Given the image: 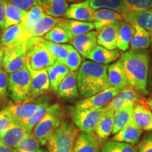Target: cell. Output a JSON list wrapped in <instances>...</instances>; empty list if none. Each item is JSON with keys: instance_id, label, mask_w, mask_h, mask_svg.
<instances>
[{"instance_id": "obj_6", "label": "cell", "mask_w": 152, "mask_h": 152, "mask_svg": "<svg viewBox=\"0 0 152 152\" xmlns=\"http://www.w3.org/2000/svg\"><path fill=\"white\" fill-rule=\"evenodd\" d=\"M30 88V75L26 66L9 75V94L14 102H23L28 97Z\"/></svg>"}, {"instance_id": "obj_28", "label": "cell", "mask_w": 152, "mask_h": 152, "mask_svg": "<svg viewBox=\"0 0 152 152\" xmlns=\"http://www.w3.org/2000/svg\"><path fill=\"white\" fill-rule=\"evenodd\" d=\"M130 24L134 29V35L130 44V49H147L151 45V34L138 25Z\"/></svg>"}, {"instance_id": "obj_36", "label": "cell", "mask_w": 152, "mask_h": 152, "mask_svg": "<svg viewBox=\"0 0 152 152\" xmlns=\"http://www.w3.org/2000/svg\"><path fill=\"white\" fill-rule=\"evenodd\" d=\"M45 14V13L40 5L34 6L25 13L21 23L28 33H30L35 25Z\"/></svg>"}, {"instance_id": "obj_39", "label": "cell", "mask_w": 152, "mask_h": 152, "mask_svg": "<svg viewBox=\"0 0 152 152\" xmlns=\"http://www.w3.org/2000/svg\"><path fill=\"white\" fill-rule=\"evenodd\" d=\"M40 143L32 132H28L15 148V152H35L39 149Z\"/></svg>"}, {"instance_id": "obj_51", "label": "cell", "mask_w": 152, "mask_h": 152, "mask_svg": "<svg viewBox=\"0 0 152 152\" xmlns=\"http://www.w3.org/2000/svg\"><path fill=\"white\" fill-rule=\"evenodd\" d=\"M140 103L144 104V105L147 106V107L152 111V95L151 96H149L148 98L145 99H142V102H140Z\"/></svg>"}, {"instance_id": "obj_45", "label": "cell", "mask_w": 152, "mask_h": 152, "mask_svg": "<svg viewBox=\"0 0 152 152\" xmlns=\"http://www.w3.org/2000/svg\"><path fill=\"white\" fill-rule=\"evenodd\" d=\"M16 123L10 113L5 109L0 111V133L4 132Z\"/></svg>"}, {"instance_id": "obj_35", "label": "cell", "mask_w": 152, "mask_h": 152, "mask_svg": "<svg viewBox=\"0 0 152 152\" xmlns=\"http://www.w3.org/2000/svg\"><path fill=\"white\" fill-rule=\"evenodd\" d=\"M25 11L11 4L10 0H7L5 4L4 29L10 26L20 23L23 18Z\"/></svg>"}, {"instance_id": "obj_20", "label": "cell", "mask_w": 152, "mask_h": 152, "mask_svg": "<svg viewBox=\"0 0 152 152\" xmlns=\"http://www.w3.org/2000/svg\"><path fill=\"white\" fill-rule=\"evenodd\" d=\"M100 143L95 134L78 133L71 152H99Z\"/></svg>"}, {"instance_id": "obj_22", "label": "cell", "mask_w": 152, "mask_h": 152, "mask_svg": "<svg viewBox=\"0 0 152 152\" xmlns=\"http://www.w3.org/2000/svg\"><path fill=\"white\" fill-rule=\"evenodd\" d=\"M28 133L23 125L16 123L4 132L0 133V141L15 149Z\"/></svg>"}, {"instance_id": "obj_21", "label": "cell", "mask_w": 152, "mask_h": 152, "mask_svg": "<svg viewBox=\"0 0 152 152\" xmlns=\"http://www.w3.org/2000/svg\"><path fill=\"white\" fill-rule=\"evenodd\" d=\"M132 119L142 130L152 132V111L142 103L133 106Z\"/></svg>"}, {"instance_id": "obj_4", "label": "cell", "mask_w": 152, "mask_h": 152, "mask_svg": "<svg viewBox=\"0 0 152 152\" xmlns=\"http://www.w3.org/2000/svg\"><path fill=\"white\" fill-rule=\"evenodd\" d=\"M79 130L73 122L64 120L47 142L49 152H71Z\"/></svg>"}, {"instance_id": "obj_17", "label": "cell", "mask_w": 152, "mask_h": 152, "mask_svg": "<svg viewBox=\"0 0 152 152\" xmlns=\"http://www.w3.org/2000/svg\"><path fill=\"white\" fill-rule=\"evenodd\" d=\"M121 20H116L106 25L100 30L97 36L99 45L109 49H116L118 31Z\"/></svg>"}, {"instance_id": "obj_56", "label": "cell", "mask_w": 152, "mask_h": 152, "mask_svg": "<svg viewBox=\"0 0 152 152\" xmlns=\"http://www.w3.org/2000/svg\"><path fill=\"white\" fill-rule=\"evenodd\" d=\"M0 48H1V44H0Z\"/></svg>"}, {"instance_id": "obj_57", "label": "cell", "mask_w": 152, "mask_h": 152, "mask_svg": "<svg viewBox=\"0 0 152 152\" xmlns=\"http://www.w3.org/2000/svg\"><path fill=\"white\" fill-rule=\"evenodd\" d=\"M0 36H1V35H0Z\"/></svg>"}, {"instance_id": "obj_27", "label": "cell", "mask_w": 152, "mask_h": 152, "mask_svg": "<svg viewBox=\"0 0 152 152\" xmlns=\"http://www.w3.org/2000/svg\"><path fill=\"white\" fill-rule=\"evenodd\" d=\"M107 76L110 87L122 90L128 85L122 66L119 61L108 66Z\"/></svg>"}, {"instance_id": "obj_40", "label": "cell", "mask_w": 152, "mask_h": 152, "mask_svg": "<svg viewBox=\"0 0 152 152\" xmlns=\"http://www.w3.org/2000/svg\"><path fill=\"white\" fill-rule=\"evenodd\" d=\"M50 102H48L42 104L33 115H32L27 120H25L22 122L19 123V124L23 125L28 132H31L35 125L45 116V115L47 113V109H48L49 106L50 105Z\"/></svg>"}, {"instance_id": "obj_7", "label": "cell", "mask_w": 152, "mask_h": 152, "mask_svg": "<svg viewBox=\"0 0 152 152\" xmlns=\"http://www.w3.org/2000/svg\"><path fill=\"white\" fill-rule=\"evenodd\" d=\"M104 111V108L83 110L73 109L71 113V121L81 132L94 134L98 123Z\"/></svg>"}, {"instance_id": "obj_50", "label": "cell", "mask_w": 152, "mask_h": 152, "mask_svg": "<svg viewBox=\"0 0 152 152\" xmlns=\"http://www.w3.org/2000/svg\"><path fill=\"white\" fill-rule=\"evenodd\" d=\"M0 152H15V150L0 141Z\"/></svg>"}, {"instance_id": "obj_23", "label": "cell", "mask_w": 152, "mask_h": 152, "mask_svg": "<svg viewBox=\"0 0 152 152\" xmlns=\"http://www.w3.org/2000/svg\"><path fill=\"white\" fill-rule=\"evenodd\" d=\"M121 56L120 52L116 49H109L97 45L87 56L89 60L103 65H107L114 62Z\"/></svg>"}, {"instance_id": "obj_8", "label": "cell", "mask_w": 152, "mask_h": 152, "mask_svg": "<svg viewBox=\"0 0 152 152\" xmlns=\"http://www.w3.org/2000/svg\"><path fill=\"white\" fill-rule=\"evenodd\" d=\"M29 44H23L11 49L4 50L1 68L7 73L11 74L19 71L26 66Z\"/></svg>"}, {"instance_id": "obj_18", "label": "cell", "mask_w": 152, "mask_h": 152, "mask_svg": "<svg viewBox=\"0 0 152 152\" xmlns=\"http://www.w3.org/2000/svg\"><path fill=\"white\" fill-rule=\"evenodd\" d=\"M56 92L58 97L64 100L78 98L80 94L77 83V72L70 71L63 80Z\"/></svg>"}, {"instance_id": "obj_43", "label": "cell", "mask_w": 152, "mask_h": 152, "mask_svg": "<svg viewBox=\"0 0 152 152\" xmlns=\"http://www.w3.org/2000/svg\"><path fill=\"white\" fill-rule=\"evenodd\" d=\"M123 4L127 11H140L152 8V0H123Z\"/></svg>"}, {"instance_id": "obj_32", "label": "cell", "mask_w": 152, "mask_h": 152, "mask_svg": "<svg viewBox=\"0 0 152 152\" xmlns=\"http://www.w3.org/2000/svg\"><path fill=\"white\" fill-rule=\"evenodd\" d=\"M40 6L45 14L55 18L64 16L68 7L66 0H42Z\"/></svg>"}, {"instance_id": "obj_9", "label": "cell", "mask_w": 152, "mask_h": 152, "mask_svg": "<svg viewBox=\"0 0 152 152\" xmlns=\"http://www.w3.org/2000/svg\"><path fill=\"white\" fill-rule=\"evenodd\" d=\"M48 102H51L49 96L42 95L32 102L11 104L4 109L10 113L14 121L19 123L33 115L42 104Z\"/></svg>"}, {"instance_id": "obj_31", "label": "cell", "mask_w": 152, "mask_h": 152, "mask_svg": "<svg viewBox=\"0 0 152 152\" xmlns=\"http://www.w3.org/2000/svg\"><path fill=\"white\" fill-rule=\"evenodd\" d=\"M134 33V28L129 23L121 20L118 31L117 48L123 52H126L130 47Z\"/></svg>"}, {"instance_id": "obj_16", "label": "cell", "mask_w": 152, "mask_h": 152, "mask_svg": "<svg viewBox=\"0 0 152 152\" xmlns=\"http://www.w3.org/2000/svg\"><path fill=\"white\" fill-rule=\"evenodd\" d=\"M143 132L133 121L132 117L121 130L115 134L111 140L135 145L140 141Z\"/></svg>"}, {"instance_id": "obj_11", "label": "cell", "mask_w": 152, "mask_h": 152, "mask_svg": "<svg viewBox=\"0 0 152 152\" xmlns=\"http://www.w3.org/2000/svg\"><path fill=\"white\" fill-rule=\"evenodd\" d=\"M30 34L20 23L5 28L0 36V44L3 50L11 49L29 41Z\"/></svg>"}, {"instance_id": "obj_12", "label": "cell", "mask_w": 152, "mask_h": 152, "mask_svg": "<svg viewBox=\"0 0 152 152\" xmlns=\"http://www.w3.org/2000/svg\"><path fill=\"white\" fill-rule=\"evenodd\" d=\"M119 89L110 87L97 94L85 98L75 104L73 109H98L104 108L109 103L110 101L120 92Z\"/></svg>"}, {"instance_id": "obj_44", "label": "cell", "mask_w": 152, "mask_h": 152, "mask_svg": "<svg viewBox=\"0 0 152 152\" xmlns=\"http://www.w3.org/2000/svg\"><path fill=\"white\" fill-rule=\"evenodd\" d=\"M8 73L0 68V104L4 102L8 96Z\"/></svg>"}, {"instance_id": "obj_26", "label": "cell", "mask_w": 152, "mask_h": 152, "mask_svg": "<svg viewBox=\"0 0 152 152\" xmlns=\"http://www.w3.org/2000/svg\"><path fill=\"white\" fill-rule=\"evenodd\" d=\"M121 20H123L122 15L117 11L106 9H99L94 10L93 23L97 32H99L100 30L106 25Z\"/></svg>"}, {"instance_id": "obj_37", "label": "cell", "mask_w": 152, "mask_h": 152, "mask_svg": "<svg viewBox=\"0 0 152 152\" xmlns=\"http://www.w3.org/2000/svg\"><path fill=\"white\" fill-rule=\"evenodd\" d=\"M89 2L91 7L94 10L99 9H106L121 14L126 11L123 4V0H89Z\"/></svg>"}, {"instance_id": "obj_24", "label": "cell", "mask_w": 152, "mask_h": 152, "mask_svg": "<svg viewBox=\"0 0 152 152\" xmlns=\"http://www.w3.org/2000/svg\"><path fill=\"white\" fill-rule=\"evenodd\" d=\"M48 73L50 87L54 92H57L63 80L68 75L70 71L62 61L56 60L52 66L46 68Z\"/></svg>"}, {"instance_id": "obj_55", "label": "cell", "mask_w": 152, "mask_h": 152, "mask_svg": "<svg viewBox=\"0 0 152 152\" xmlns=\"http://www.w3.org/2000/svg\"><path fill=\"white\" fill-rule=\"evenodd\" d=\"M150 34H151V45H150V47H151V48L152 49V33Z\"/></svg>"}, {"instance_id": "obj_14", "label": "cell", "mask_w": 152, "mask_h": 152, "mask_svg": "<svg viewBox=\"0 0 152 152\" xmlns=\"http://www.w3.org/2000/svg\"><path fill=\"white\" fill-rule=\"evenodd\" d=\"M94 13V9L91 7L89 0H85L70 5L64 16L71 20L93 23Z\"/></svg>"}, {"instance_id": "obj_29", "label": "cell", "mask_w": 152, "mask_h": 152, "mask_svg": "<svg viewBox=\"0 0 152 152\" xmlns=\"http://www.w3.org/2000/svg\"><path fill=\"white\" fill-rule=\"evenodd\" d=\"M61 20V18H55L45 14L33 28L30 33V37H41L52 30Z\"/></svg>"}, {"instance_id": "obj_33", "label": "cell", "mask_w": 152, "mask_h": 152, "mask_svg": "<svg viewBox=\"0 0 152 152\" xmlns=\"http://www.w3.org/2000/svg\"><path fill=\"white\" fill-rule=\"evenodd\" d=\"M134 104L121 108L114 112L113 128L112 134H115L125 126L132 117V110Z\"/></svg>"}, {"instance_id": "obj_42", "label": "cell", "mask_w": 152, "mask_h": 152, "mask_svg": "<svg viewBox=\"0 0 152 152\" xmlns=\"http://www.w3.org/2000/svg\"><path fill=\"white\" fill-rule=\"evenodd\" d=\"M71 72H75L79 69L82 64V56L72 45H68V54L64 61Z\"/></svg>"}, {"instance_id": "obj_48", "label": "cell", "mask_w": 152, "mask_h": 152, "mask_svg": "<svg viewBox=\"0 0 152 152\" xmlns=\"http://www.w3.org/2000/svg\"><path fill=\"white\" fill-rule=\"evenodd\" d=\"M6 1L7 0H0V34L4 30Z\"/></svg>"}, {"instance_id": "obj_54", "label": "cell", "mask_w": 152, "mask_h": 152, "mask_svg": "<svg viewBox=\"0 0 152 152\" xmlns=\"http://www.w3.org/2000/svg\"><path fill=\"white\" fill-rule=\"evenodd\" d=\"M66 1H68V2H75V1H80V0H66Z\"/></svg>"}, {"instance_id": "obj_5", "label": "cell", "mask_w": 152, "mask_h": 152, "mask_svg": "<svg viewBox=\"0 0 152 152\" xmlns=\"http://www.w3.org/2000/svg\"><path fill=\"white\" fill-rule=\"evenodd\" d=\"M42 37H30L27 53L28 64L33 70H42L52 66L56 58L43 45Z\"/></svg>"}, {"instance_id": "obj_52", "label": "cell", "mask_w": 152, "mask_h": 152, "mask_svg": "<svg viewBox=\"0 0 152 152\" xmlns=\"http://www.w3.org/2000/svg\"><path fill=\"white\" fill-rule=\"evenodd\" d=\"M3 55H4V50L1 47V48H0V68L1 67V61H2Z\"/></svg>"}, {"instance_id": "obj_47", "label": "cell", "mask_w": 152, "mask_h": 152, "mask_svg": "<svg viewBox=\"0 0 152 152\" xmlns=\"http://www.w3.org/2000/svg\"><path fill=\"white\" fill-rule=\"evenodd\" d=\"M138 152H152V132L143 137L137 146Z\"/></svg>"}, {"instance_id": "obj_46", "label": "cell", "mask_w": 152, "mask_h": 152, "mask_svg": "<svg viewBox=\"0 0 152 152\" xmlns=\"http://www.w3.org/2000/svg\"><path fill=\"white\" fill-rule=\"evenodd\" d=\"M10 1L14 7L26 12L34 6L41 5L42 0H11Z\"/></svg>"}, {"instance_id": "obj_30", "label": "cell", "mask_w": 152, "mask_h": 152, "mask_svg": "<svg viewBox=\"0 0 152 152\" xmlns=\"http://www.w3.org/2000/svg\"><path fill=\"white\" fill-rule=\"evenodd\" d=\"M60 23L66 28L72 38L87 33L95 29L94 25L92 22L79 21V20H71V19H67V20L62 19Z\"/></svg>"}, {"instance_id": "obj_13", "label": "cell", "mask_w": 152, "mask_h": 152, "mask_svg": "<svg viewBox=\"0 0 152 152\" xmlns=\"http://www.w3.org/2000/svg\"><path fill=\"white\" fill-rule=\"evenodd\" d=\"M142 100V94L128 85L120 90V92L104 107V109L107 111L115 112L116 110L130 104L140 103Z\"/></svg>"}, {"instance_id": "obj_2", "label": "cell", "mask_w": 152, "mask_h": 152, "mask_svg": "<svg viewBox=\"0 0 152 152\" xmlns=\"http://www.w3.org/2000/svg\"><path fill=\"white\" fill-rule=\"evenodd\" d=\"M107 68V65L97 64L90 60L83 62L77 72L80 95L87 98L110 87Z\"/></svg>"}, {"instance_id": "obj_15", "label": "cell", "mask_w": 152, "mask_h": 152, "mask_svg": "<svg viewBox=\"0 0 152 152\" xmlns=\"http://www.w3.org/2000/svg\"><path fill=\"white\" fill-rule=\"evenodd\" d=\"M98 33L96 30H92L87 33L76 36L72 39V46L81 56L87 58L95 47L97 46Z\"/></svg>"}, {"instance_id": "obj_1", "label": "cell", "mask_w": 152, "mask_h": 152, "mask_svg": "<svg viewBox=\"0 0 152 152\" xmlns=\"http://www.w3.org/2000/svg\"><path fill=\"white\" fill-rule=\"evenodd\" d=\"M128 86L143 96H147L148 75L149 71V53L147 49H130L120 56Z\"/></svg>"}, {"instance_id": "obj_34", "label": "cell", "mask_w": 152, "mask_h": 152, "mask_svg": "<svg viewBox=\"0 0 152 152\" xmlns=\"http://www.w3.org/2000/svg\"><path fill=\"white\" fill-rule=\"evenodd\" d=\"M44 39L54 43L64 44L71 42L73 38L66 28L59 22L52 30L45 34Z\"/></svg>"}, {"instance_id": "obj_49", "label": "cell", "mask_w": 152, "mask_h": 152, "mask_svg": "<svg viewBox=\"0 0 152 152\" xmlns=\"http://www.w3.org/2000/svg\"><path fill=\"white\" fill-rule=\"evenodd\" d=\"M147 89L149 93L152 94V63L151 65L149 67V75H148V81H147Z\"/></svg>"}, {"instance_id": "obj_25", "label": "cell", "mask_w": 152, "mask_h": 152, "mask_svg": "<svg viewBox=\"0 0 152 152\" xmlns=\"http://www.w3.org/2000/svg\"><path fill=\"white\" fill-rule=\"evenodd\" d=\"M113 117L114 112L105 111L101 118L94 133L100 144L106 142L107 139L112 134L113 128Z\"/></svg>"}, {"instance_id": "obj_41", "label": "cell", "mask_w": 152, "mask_h": 152, "mask_svg": "<svg viewBox=\"0 0 152 152\" xmlns=\"http://www.w3.org/2000/svg\"><path fill=\"white\" fill-rule=\"evenodd\" d=\"M42 44L50 52L56 59L64 63L68 54V45L54 43L42 39Z\"/></svg>"}, {"instance_id": "obj_19", "label": "cell", "mask_w": 152, "mask_h": 152, "mask_svg": "<svg viewBox=\"0 0 152 152\" xmlns=\"http://www.w3.org/2000/svg\"><path fill=\"white\" fill-rule=\"evenodd\" d=\"M123 20L140 26L152 33V8L140 11H124L121 14Z\"/></svg>"}, {"instance_id": "obj_53", "label": "cell", "mask_w": 152, "mask_h": 152, "mask_svg": "<svg viewBox=\"0 0 152 152\" xmlns=\"http://www.w3.org/2000/svg\"><path fill=\"white\" fill-rule=\"evenodd\" d=\"M35 152H49V151H46V150H45L43 149H37Z\"/></svg>"}, {"instance_id": "obj_3", "label": "cell", "mask_w": 152, "mask_h": 152, "mask_svg": "<svg viewBox=\"0 0 152 152\" xmlns=\"http://www.w3.org/2000/svg\"><path fill=\"white\" fill-rule=\"evenodd\" d=\"M64 116L65 111L61 104L49 105L45 116L35 125L31 132L40 144L45 146L49 138L64 121Z\"/></svg>"}, {"instance_id": "obj_38", "label": "cell", "mask_w": 152, "mask_h": 152, "mask_svg": "<svg viewBox=\"0 0 152 152\" xmlns=\"http://www.w3.org/2000/svg\"><path fill=\"white\" fill-rule=\"evenodd\" d=\"M99 152H138L137 147L132 144L109 140L102 144Z\"/></svg>"}, {"instance_id": "obj_10", "label": "cell", "mask_w": 152, "mask_h": 152, "mask_svg": "<svg viewBox=\"0 0 152 152\" xmlns=\"http://www.w3.org/2000/svg\"><path fill=\"white\" fill-rule=\"evenodd\" d=\"M30 75V88L27 99L23 102H29L42 96L50 88L48 73L46 69L33 70L26 64Z\"/></svg>"}]
</instances>
